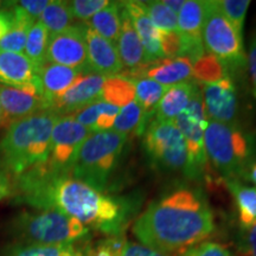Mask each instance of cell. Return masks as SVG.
I'll return each mask as SVG.
<instances>
[{"instance_id":"cell-1","label":"cell","mask_w":256,"mask_h":256,"mask_svg":"<svg viewBox=\"0 0 256 256\" xmlns=\"http://www.w3.org/2000/svg\"><path fill=\"white\" fill-rule=\"evenodd\" d=\"M14 186L31 206L60 211L110 236H122L133 214L128 200L104 194L72 176L57 174L46 162L19 176Z\"/></svg>"},{"instance_id":"cell-2","label":"cell","mask_w":256,"mask_h":256,"mask_svg":"<svg viewBox=\"0 0 256 256\" xmlns=\"http://www.w3.org/2000/svg\"><path fill=\"white\" fill-rule=\"evenodd\" d=\"M133 234L146 247L177 255L215 230L212 210L200 190L179 188L152 202L136 220Z\"/></svg>"},{"instance_id":"cell-3","label":"cell","mask_w":256,"mask_h":256,"mask_svg":"<svg viewBox=\"0 0 256 256\" xmlns=\"http://www.w3.org/2000/svg\"><path fill=\"white\" fill-rule=\"evenodd\" d=\"M60 115L42 110L8 126L0 142L4 168L16 178L46 164L49 158L51 134Z\"/></svg>"},{"instance_id":"cell-4","label":"cell","mask_w":256,"mask_h":256,"mask_svg":"<svg viewBox=\"0 0 256 256\" xmlns=\"http://www.w3.org/2000/svg\"><path fill=\"white\" fill-rule=\"evenodd\" d=\"M204 145L208 162L224 179L246 178L248 170L256 162L254 134L240 124L208 121Z\"/></svg>"},{"instance_id":"cell-5","label":"cell","mask_w":256,"mask_h":256,"mask_svg":"<svg viewBox=\"0 0 256 256\" xmlns=\"http://www.w3.org/2000/svg\"><path fill=\"white\" fill-rule=\"evenodd\" d=\"M127 138L112 130L92 133L80 147L70 176L104 192L122 154Z\"/></svg>"},{"instance_id":"cell-6","label":"cell","mask_w":256,"mask_h":256,"mask_svg":"<svg viewBox=\"0 0 256 256\" xmlns=\"http://www.w3.org/2000/svg\"><path fill=\"white\" fill-rule=\"evenodd\" d=\"M19 238L34 246H66L88 235L89 229L57 210L24 214L14 223Z\"/></svg>"},{"instance_id":"cell-7","label":"cell","mask_w":256,"mask_h":256,"mask_svg":"<svg viewBox=\"0 0 256 256\" xmlns=\"http://www.w3.org/2000/svg\"><path fill=\"white\" fill-rule=\"evenodd\" d=\"M204 50L222 63L226 72L246 66V54L241 34L220 11L216 0L204 2V22L202 28Z\"/></svg>"},{"instance_id":"cell-8","label":"cell","mask_w":256,"mask_h":256,"mask_svg":"<svg viewBox=\"0 0 256 256\" xmlns=\"http://www.w3.org/2000/svg\"><path fill=\"white\" fill-rule=\"evenodd\" d=\"M174 124L180 130L186 144V165L184 174L192 180H202L206 177L208 170V158L204 145V132L208 119L200 87L194 92L186 110L178 115Z\"/></svg>"},{"instance_id":"cell-9","label":"cell","mask_w":256,"mask_h":256,"mask_svg":"<svg viewBox=\"0 0 256 256\" xmlns=\"http://www.w3.org/2000/svg\"><path fill=\"white\" fill-rule=\"evenodd\" d=\"M144 147L153 168L162 171L184 172L186 144L174 122L152 119L144 133Z\"/></svg>"},{"instance_id":"cell-10","label":"cell","mask_w":256,"mask_h":256,"mask_svg":"<svg viewBox=\"0 0 256 256\" xmlns=\"http://www.w3.org/2000/svg\"><path fill=\"white\" fill-rule=\"evenodd\" d=\"M92 132L78 124L72 115L60 116L51 134L50 152L46 165L52 172L70 176L80 147Z\"/></svg>"},{"instance_id":"cell-11","label":"cell","mask_w":256,"mask_h":256,"mask_svg":"<svg viewBox=\"0 0 256 256\" xmlns=\"http://www.w3.org/2000/svg\"><path fill=\"white\" fill-rule=\"evenodd\" d=\"M46 62L92 72L88 66L86 25H72L60 34H50Z\"/></svg>"},{"instance_id":"cell-12","label":"cell","mask_w":256,"mask_h":256,"mask_svg":"<svg viewBox=\"0 0 256 256\" xmlns=\"http://www.w3.org/2000/svg\"><path fill=\"white\" fill-rule=\"evenodd\" d=\"M202 98L208 121L220 124L238 122V95L230 76L202 84Z\"/></svg>"},{"instance_id":"cell-13","label":"cell","mask_w":256,"mask_h":256,"mask_svg":"<svg viewBox=\"0 0 256 256\" xmlns=\"http://www.w3.org/2000/svg\"><path fill=\"white\" fill-rule=\"evenodd\" d=\"M0 104L8 126L14 121L24 119L42 110H49V104L44 98L37 76L31 84L25 87L0 84Z\"/></svg>"},{"instance_id":"cell-14","label":"cell","mask_w":256,"mask_h":256,"mask_svg":"<svg viewBox=\"0 0 256 256\" xmlns=\"http://www.w3.org/2000/svg\"><path fill=\"white\" fill-rule=\"evenodd\" d=\"M106 76L88 72L82 75L68 90L50 102L49 110L60 116L72 115L86 106L100 100Z\"/></svg>"},{"instance_id":"cell-15","label":"cell","mask_w":256,"mask_h":256,"mask_svg":"<svg viewBox=\"0 0 256 256\" xmlns=\"http://www.w3.org/2000/svg\"><path fill=\"white\" fill-rule=\"evenodd\" d=\"M116 49L126 72L121 74L124 78H134L145 69V54L140 38L134 28L130 16L121 2V28L116 42Z\"/></svg>"},{"instance_id":"cell-16","label":"cell","mask_w":256,"mask_h":256,"mask_svg":"<svg viewBox=\"0 0 256 256\" xmlns=\"http://www.w3.org/2000/svg\"><path fill=\"white\" fill-rule=\"evenodd\" d=\"M86 25V24H84ZM88 66L92 72L110 78L124 72L116 46L101 37L86 25Z\"/></svg>"},{"instance_id":"cell-17","label":"cell","mask_w":256,"mask_h":256,"mask_svg":"<svg viewBox=\"0 0 256 256\" xmlns=\"http://www.w3.org/2000/svg\"><path fill=\"white\" fill-rule=\"evenodd\" d=\"M122 4L142 44L145 63L152 64L166 58L160 46L159 30L147 16L142 2H122Z\"/></svg>"},{"instance_id":"cell-18","label":"cell","mask_w":256,"mask_h":256,"mask_svg":"<svg viewBox=\"0 0 256 256\" xmlns=\"http://www.w3.org/2000/svg\"><path fill=\"white\" fill-rule=\"evenodd\" d=\"M84 74L88 72L60 66V64L46 62L44 66H42L37 70V78L40 80V89L48 101V104L50 106V102L54 98L63 95Z\"/></svg>"},{"instance_id":"cell-19","label":"cell","mask_w":256,"mask_h":256,"mask_svg":"<svg viewBox=\"0 0 256 256\" xmlns=\"http://www.w3.org/2000/svg\"><path fill=\"white\" fill-rule=\"evenodd\" d=\"M194 75L191 60L186 57L164 58L152 64H147L140 78H151L164 87L190 82Z\"/></svg>"},{"instance_id":"cell-20","label":"cell","mask_w":256,"mask_h":256,"mask_svg":"<svg viewBox=\"0 0 256 256\" xmlns=\"http://www.w3.org/2000/svg\"><path fill=\"white\" fill-rule=\"evenodd\" d=\"M37 76V68L24 54L0 52V84L25 87Z\"/></svg>"},{"instance_id":"cell-21","label":"cell","mask_w":256,"mask_h":256,"mask_svg":"<svg viewBox=\"0 0 256 256\" xmlns=\"http://www.w3.org/2000/svg\"><path fill=\"white\" fill-rule=\"evenodd\" d=\"M197 88L196 82H185L168 87L156 107L153 119L174 122L178 115L186 110Z\"/></svg>"},{"instance_id":"cell-22","label":"cell","mask_w":256,"mask_h":256,"mask_svg":"<svg viewBox=\"0 0 256 256\" xmlns=\"http://www.w3.org/2000/svg\"><path fill=\"white\" fill-rule=\"evenodd\" d=\"M119 113V107L98 100L75 112L72 116L82 126L87 127L92 133H96L112 130Z\"/></svg>"},{"instance_id":"cell-23","label":"cell","mask_w":256,"mask_h":256,"mask_svg":"<svg viewBox=\"0 0 256 256\" xmlns=\"http://www.w3.org/2000/svg\"><path fill=\"white\" fill-rule=\"evenodd\" d=\"M224 184L235 200L240 224L249 229L256 223V186L243 185L240 179H224Z\"/></svg>"},{"instance_id":"cell-24","label":"cell","mask_w":256,"mask_h":256,"mask_svg":"<svg viewBox=\"0 0 256 256\" xmlns=\"http://www.w3.org/2000/svg\"><path fill=\"white\" fill-rule=\"evenodd\" d=\"M12 14H14L12 26L8 34L0 40V52L23 54L28 34L36 20L25 14L17 4L12 5Z\"/></svg>"},{"instance_id":"cell-25","label":"cell","mask_w":256,"mask_h":256,"mask_svg":"<svg viewBox=\"0 0 256 256\" xmlns=\"http://www.w3.org/2000/svg\"><path fill=\"white\" fill-rule=\"evenodd\" d=\"M83 24L116 46L121 28V2H110L104 8Z\"/></svg>"},{"instance_id":"cell-26","label":"cell","mask_w":256,"mask_h":256,"mask_svg":"<svg viewBox=\"0 0 256 256\" xmlns=\"http://www.w3.org/2000/svg\"><path fill=\"white\" fill-rule=\"evenodd\" d=\"M150 119L151 116L146 115L139 104L134 100L121 108L119 115L114 121L112 130L124 134L127 136L133 133L142 136L145 133L147 126L152 121Z\"/></svg>"},{"instance_id":"cell-27","label":"cell","mask_w":256,"mask_h":256,"mask_svg":"<svg viewBox=\"0 0 256 256\" xmlns=\"http://www.w3.org/2000/svg\"><path fill=\"white\" fill-rule=\"evenodd\" d=\"M133 83L136 101L139 104L146 115L154 118L156 107H158L162 95L165 94L168 87L147 78H128Z\"/></svg>"},{"instance_id":"cell-28","label":"cell","mask_w":256,"mask_h":256,"mask_svg":"<svg viewBox=\"0 0 256 256\" xmlns=\"http://www.w3.org/2000/svg\"><path fill=\"white\" fill-rule=\"evenodd\" d=\"M49 38V31L42 24L40 19L32 24L30 31L28 34L23 54L34 64L37 70L46 63V51Z\"/></svg>"},{"instance_id":"cell-29","label":"cell","mask_w":256,"mask_h":256,"mask_svg":"<svg viewBox=\"0 0 256 256\" xmlns=\"http://www.w3.org/2000/svg\"><path fill=\"white\" fill-rule=\"evenodd\" d=\"M100 100L116 106L121 110L130 102L136 100L133 83L121 75L106 78Z\"/></svg>"},{"instance_id":"cell-30","label":"cell","mask_w":256,"mask_h":256,"mask_svg":"<svg viewBox=\"0 0 256 256\" xmlns=\"http://www.w3.org/2000/svg\"><path fill=\"white\" fill-rule=\"evenodd\" d=\"M72 19L69 2L62 0H50L49 5L40 17L42 24L46 28L50 34L66 30L72 26Z\"/></svg>"},{"instance_id":"cell-31","label":"cell","mask_w":256,"mask_h":256,"mask_svg":"<svg viewBox=\"0 0 256 256\" xmlns=\"http://www.w3.org/2000/svg\"><path fill=\"white\" fill-rule=\"evenodd\" d=\"M192 69H194L192 78L200 82L202 84L220 81L229 76L222 63L210 54H204L197 62L192 64Z\"/></svg>"},{"instance_id":"cell-32","label":"cell","mask_w":256,"mask_h":256,"mask_svg":"<svg viewBox=\"0 0 256 256\" xmlns=\"http://www.w3.org/2000/svg\"><path fill=\"white\" fill-rule=\"evenodd\" d=\"M147 16L153 25L162 31L178 32V16L164 4V2H142Z\"/></svg>"},{"instance_id":"cell-33","label":"cell","mask_w":256,"mask_h":256,"mask_svg":"<svg viewBox=\"0 0 256 256\" xmlns=\"http://www.w3.org/2000/svg\"><path fill=\"white\" fill-rule=\"evenodd\" d=\"M216 4L226 20L232 25L238 34L242 36L246 14H247L250 2L249 0H216Z\"/></svg>"},{"instance_id":"cell-34","label":"cell","mask_w":256,"mask_h":256,"mask_svg":"<svg viewBox=\"0 0 256 256\" xmlns=\"http://www.w3.org/2000/svg\"><path fill=\"white\" fill-rule=\"evenodd\" d=\"M68 2L72 18L78 19L83 23L88 22L92 16L110 4L108 0H74Z\"/></svg>"},{"instance_id":"cell-35","label":"cell","mask_w":256,"mask_h":256,"mask_svg":"<svg viewBox=\"0 0 256 256\" xmlns=\"http://www.w3.org/2000/svg\"><path fill=\"white\" fill-rule=\"evenodd\" d=\"M126 242L122 236H110L104 240L94 248L88 249L87 252H83L84 256H121V250Z\"/></svg>"},{"instance_id":"cell-36","label":"cell","mask_w":256,"mask_h":256,"mask_svg":"<svg viewBox=\"0 0 256 256\" xmlns=\"http://www.w3.org/2000/svg\"><path fill=\"white\" fill-rule=\"evenodd\" d=\"M66 246H34L26 244L10 252L8 256H60L69 247Z\"/></svg>"},{"instance_id":"cell-37","label":"cell","mask_w":256,"mask_h":256,"mask_svg":"<svg viewBox=\"0 0 256 256\" xmlns=\"http://www.w3.org/2000/svg\"><path fill=\"white\" fill-rule=\"evenodd\" d=\"M182 256H232V254L220 243L200 242L186 249Z\"/></svg>"},{"instance_id":"cell-38","label":"cell","mask_w":256,"mask_h":256,"mask_svg":"<svg viewBox=\"0 0 256 256\" xmlns=\"http://www.w3.org/2000/svg\"><path fill=\"white\" fill-rule=\"evenodd\" d=\"M159 42L166 58L180 57L182 40L178 32H168L159 30Z\"/></svg>"},{"instance_id":"cell-39","label":"cell","mask_w":256,"mask_h":256,"mask_svg":"<svg viewBox=\"0 0 256 256\" xmlns=\"http://www.w3.org/2000/svg\"><path fill=\"white\" fill-rule=\"evenodd\" d=\"M121 256H171L136 242H124Z\"/></svg>"},{"instance_id":"cell-40","label":"cell","mask_w":256,"mask_h":256,"mask_svg":"<svg viewBox=\"0 0 256 256\" xmlns=\"http://www.w3.org/2000/svg\"><path fill=\"white\" fill-rule=\"evenodd\" d=\"M49 2L50 0H20V2H16V4L32 19L38 20Z\"/></svg>"},{"instance_id":"cell-41","label":"cell","mask_w":256,"mask_h":256,"mask_svg":"<svg viewBox=\"0 0 256 256\" xmlns=\"http://www.w3.org/2000/svg\"><path fill=\"white\" fill-rule=\"evenodd\" d=\"M240 247L244 256H256V223L249 229L244 230Z\"/></svg>"},{"instance_id":"cell-42","label":"cell","mask_w":256,"mask_h":256,"mask_svg":"<svg viewBox=\"0 0 256 256\" xmlns=\"http://www.w3.org/2000/svg\"><path fill=\"white\" fill-rule=\"evenodd\" d=\"M14 188L11 174L5 168H0V200H4L5 198L14 194Z\"/></svg>"},{"instance_id":"cell-43","label":"cell","mask_w":256,"mask_h":256,"mask_svg":"<svg viewBox=\"0 0 256 256\" xmlns=\"http://www.w3.org/2000/svg\"><path fill=\"white\" fill-rule=\"evenodd\" d=\"M248 70H249V76H250L252 94H254L256 98V32L252 38L250 46H249Z\"/></svg>"},{"instance_id":"cell-44","label":"cell","mask_w":256,"mask_h":256,"mask_svg":"<svg viewBox=\"0 0 256 256\" xmlns=\"http://www.w3.org/2000/svg\"><path fill=\"white\" fill-rule=\"evenodd\" d=\"M12 20H14V14L11 11L2 10L0 11V40L8 34L10 28L12 26Z\"/></svg>"},{"instance_id":"cell-45","label":"cell","mask_w":256,"mask_h":256,"mask_svg":"<svg viewBox=\"0 0 256 256\" xmlns=\"http://www.w3.org/2000/svg\"><path fill=\"white\" fill-rule=\"evenodd\" d=\"M184 2L185 0H164V4L168 6V8H171L177 16L179 14V11L182 10V8L184 6Z\"/></svg>"},{"instance_id":"cell-46","label":"cell","mask_w":256,"mask_h":256,"mask_svg":"<svg viewBox=\"0 0 256 256\" xmlns=\"http://www.w3.org/2000/svg\"><path fill=\"white\" fill-rule=\"evenodd\" d=\"M60 256H84V254L82 252L78 250V249L74 247V244H70Z\"/></svg>"},{"instance_id":"cell-47","label":"cell","mask_w":256,"mask_h":256,"mask_svg":"<svg viewBox=\"0 0 256 256\" xmlns=\"http://www.w3.org/2000/svg\"><path fill=\"white\" fill-rule=\"evenodd\" d=\"M246 179H248L249 182H252V184L256 185V162L248 170L247 176H246Z\"/></svg>"},{"instance_id":"cell-48","label":"cell","mask_w":256,"mask_h":256,"mask_svg":"<svg viewBox=\"0 0 256 256\" xmlns=\"http://www.w3.org/2000/svg\"><path fill=\"white\" fill-rule=\"evenodd\" d=\"M2 127H8V122H6L4 112H2V104H0V128Z\"/></svg>"},{"instance_id":"cell-49","label":"cell","mask_w":256,"mask_h":256,"mask_svg":"<svg viewBox=\"0 0 256 256\" xmlns=\"http://www.w3.org/2000/svg\"><path fill=\"white\" fill-rule=\"evenodd\" d=\"M4 4H5V2H0V8H2V6H4Z\"/></svg>"}]
</instances>
